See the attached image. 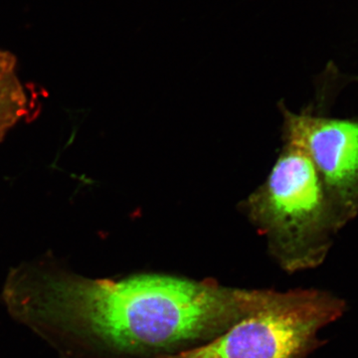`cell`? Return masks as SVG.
Wrapping results in <instances>:
<instances>
[{
  "label": "cell",
  "instance_id": "cell-5",
  "mask_svg": "<svg viewBox=\"0 0 358 358\" xmlns=\"http://www.w3.org/2000/svg\"><path fill=\"white\" fill-rule=\"evenodd\" d=\"M27 96L16 73V60L0 51V141L27 113Z\"/></svg>",
  "mask_w": 358,
  "mask_h": 358
},
{
  "label": "cell",
  "instance_id": "cell-3",
  "mask_svg": "<svg viewBox=\"0 0 358 358\" xmlns=\"http://www.w3.org/2000/svg\"><path fill=\"white\" fill-rule=\"evenodd\" d=\"M346 308L343 299L322 289L281 292L208 343L155 358H308L324 343L317 338L320 329Z\"/></svg>",
  "mask_w": 358,
  "mask_h": 358
},
{
  "label": "cell",
  "instance_id": "cell-1",
  "mask_svg": "<svg viewBox=\"0 0 358 358\" xmlns=\"http://www.w3.org/2000/svg\"><path fill=\"white\" fill-rule=\"evenodd\" d=\"M280 294L164 274L91 279L32 266L9 275L1 298L63 357L128 358L203 345Z\"/></svg>",
  "mask_w": 358,
  "mask_h": 358
},
{
  "label": "cell",
  "instance_id": "cell-4",
  "mask_svg": "<svg viewBox=\"0 0 358 358\" xmlns=\"http://www.w3.org/2000/svg\"><path fill=\"white\" fill-rule=\"evenodd\" d=\"M287 141L313 162L338 222L358 215V119L288 113Z\"/></svg>",
  "mask_w": 358,
  "mask_h": 358
},
{
  "label": "cell",
  "instance_id": "cell-2",
  "mask_svg": "<svg viewBox=\"0 0 358 358\" xmlns=\"http://www.w3.org/2000/svg\"><path fill=\"white\" fill-rule=\"evenodd\" d=\"M254 222L271 253L289 273L317 267L341 230L317 169L300 148L288 143L267 181L249 200Z\"/></svg>",
  "mask_w": 358,
  "mask_h": 358
}]
</instances>
